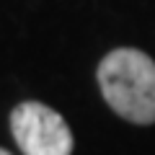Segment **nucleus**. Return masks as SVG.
Instances as JSON below:
<instances>
[{"label":"nucleus","mask_w":155,"mask_h":155,"mask_svg":"<svg viewBox=\"0 0 155 155\" xmlns=\"http://www.w3.org/2000/svg\"><path fill=\"white\" fill-rule=\"evenodd\" d=\"M104 101L132 124L155 122V60L140 49H114L98 65Z\"/></svg>","instance_id":"obj_1"},{"label":"nucleus","mask_w":155,"mask_h":155,"mask_svg":"<svg viewBox=\"0 0 155 155\" xmlns=\"http://www.w3.org/2000/svg\"><path fill=\"white\" fill-rule=\"evenodd\" d=\"M11 132L23 155H72L70 124L39 101H23L11 111Z\"/></svg>","instance_id":"obj_2"},{"label":"nucleus","mask_w":155,"mask_h":155,"mask_svg":"<svg viewBox=\"0 0 155 155\" xmlns=\"http://www.w3.org/2000/svg\"><path fill=\"white\" fill-rule=\"evenodd\" d=\"M0 155H11V153H8V150H3V147H0Z\"/></svg>","instance_id":"obj_3"}]
</instances>
